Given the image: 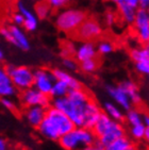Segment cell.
Returning a JSON list of instances; mask_svg holds the SVG:
<instances>
[{
  "label": "cell",
  "instance_id": "26",
  "mask_svg": "<svg viewBox=\"0 0 149 150\" xmlns=\"http://www.w3.org/2000/svg\"><path fill=\"white\" fill-rule=\"evenodd\" d=\"M126 120L129 124V126H135V125L143 122V114L136 109H129L127 111Z\"/></svg>",
  "mask_w": 149,
  "mask_h": 150
},
{
  "label": "cell",
  "instance_id": "15",
  "mask_svg": "<svg viewBox=\"0 0 149 150\" xmlns=\"http://www.w3.org/2000/svg\"><path fill=\"white\" fill-rule=\"evenodd\" d=\"M101 114L100 107L98 105L94 100H91L85 104L84 107V124L83 127L93 129L96 121L98 120Z\"/></svg>",
  "mask_w": 149,
  "mask_h": 150
},
{
  "label": "cell",
  "instance_id": "24",
  "mask_svg": "<svg viewBox=\"0 0 149 150\" xmlns=\"http://www.w3.org/2000/svg\"><path fill=\"white\" fill-rule=\"evenodd\" d=\"M129 54L133 62H149V50L146 46L134 47L130 50Z\"/></svg>",
  "mask_w": 149,
  "mask_h": 150
},
{
  "label": "cell",
  "instance_id": "30",
  "mask_svg": "<svg viewBox=\"0 0 149 150\" xmlns=\"http://www.w3.org/2000/svg\"><path fill=\"white\" fill-rule=\"evenodd\" d=\"M145 131H146V127L143 125V122L130 127V134L134 139H143Z\"/></svg>",
  "mask_w": 149,
  "mask_h": 150
},
{
  "label": "cell",
  "instance_id": "38",
  "mask_svg": "<svg viewBox=\"0 0 149 150\" xmlns=\"http://www.w3.org/2000/svg\"><path fill=\"white\" fill-rule=\"evenodd\" d=\"M0 150H9V143L1 135H0Z\"/></svg>",
  "mask_w": 149,
  "mask_h": 150
},
{
  "label": "cell",
  "instance_id": "10",
  "mask_svg": "<svg viewBox=\"0 0 149 150\" xmlns=\"http://www.w3.org/2000/svg\"><path fill=\"white\" fill-rule=\"evenodd\" d=\"M20 100H21V103L27 108L34 107V105L49 108V105L51 104V101L49 99V95L43 94L33 86L29 87L25 91H21Z\"/></svg>",
  "mask_w": 149,
  "mask_h": 150
},
{
  "label": "cell",
  "instance_id": "28",
  "mask_svg": "<svg viewBox=\"0 0 149 150\" xmlns=\"http://www.w3.org/2000/svg\"><path fill=\"white\" fill-rule=\"evenodd\" d=\"M99 63H98L97 59H89L80 62V69L85 74H93L97 70Z\"/></svg>",
  "mask_w": 149,
  "mask_h": 150
},
{
  "label": "cell",
  "instance_id": "17",
  "mask_svg": "<svg viewBox=\"0 0 149 150\" xmlns=\"http://www.w3.org/2000/svg\"><path fill=\"white\" fill-rule=\"evenodd\" d=\"M47 108L34 105V107H28L25 111V118L31 127L37 128L43 121L44 117L46 115Z\"/></svg>",
  "mask_w": 149,
  "mask_h": 150
},
{
  "label": "cell",
  "instance_id": "4",
  "mask_svg": "<svg viewBox=\"0 0 149 150\" xmlns=\"http://www.w3.org/2000/svg\"><path fill=\"white\" fill-rule=\"evenodd\" d=\"M86 17L87 14L83 10L66 8L57 13L55 19V25L61 32L72 34Z\"/></svg>",
  "mask_w": 149,
  "mask_h": 150
},
{
  "label": "cell",
  "instance_id": "2",
  "mask_svg": "<svg viewBox=\"0 0 149 150\" xmlns=\"http://www.w3.org/2000/svg\"><path fill=\"white\" fill-rule=\"evenodd\" d=\"M92 130L98 139L97 144L100 145L101 147H104L115 139L126 135L125 128L121 121L113 120L106 113L102 112Z\"/></svg>",
  "mask_w": 149,
  "mask_h": 150
},
{
  "label": "cell",
  "instance_id": "7",
  "mask_svg": "<svg viewBox=\"0 0 149 150\" xmlns=\"http://www.w3.org/2000/svg\"><path fill=\"white\" fill-rule=\"evenodd\" d=\"M0 35L8 43L15 46L18 49L23 50V51L30 50V47H31L30 40L26 33V30L23 29L21 27L16 26L13 23V25L0 28Z\"/></svg>",
  "mask_w": 149,
  "mask_h": 150
},
{
  "label": "cell",
  "instance_id": "27",
  "mask_svg": "<svg viewBox=\"0 0 149 150\" xmlns=\"http://www.w3.org/2000/svg\"><path fill=\"white\" fill-rule=\"evenodd\" d=\"M98 54L100 55H109L114 51V44L109 40H99L96 45Z\"/></svg>",
  "mask_w": 149,
  "mask_h": 150
},
{
  "label": "cell",
  "instance_id": "47",
  "mask_svg": "<svg viewBox=\"0 0 149 150\" xmlns=\"http://www.w3.org/2000/svg\"><path fill=\"white\" fill-rule=\"evenodd\" d=\"M147 12H148V14H149V6L147 8Z\"/></svg>",
  "mask_w": 149,
  "mask_h": 150
},
{
  "label": "cell",
  "instance_id": "37",
  "mask_svg": "<svg viewBox=\"0 0 149 150\" xmlns=\"http://www.w3.org/2000/svg\"><path fill=\"white\" fill-rule=\"evenodd\" d=\"M115 3H123V4L132 6V8H135V9L140 8V0H117Z\"/></svg>",
  "mask_w": 149,
  "mask_h": 150
},
{
  "label": "cell",
  "instance_id": "41",
  "mask_svg": "<svg viewBox=\"0 0 149 150\" xmlns=\"http://www.w3.org/2000/svg\"><path fill=\"white\" fill-rule=\"evenodd\" d=\"M143 125L146 128H149V115L148 114L143 115Z\"/></svg>",
  "mask_w": 149,
  "mask_h": 150
},
{
  "label": "cell",
  "instance_id": "22",
  "mask_svg": "<svg viewBox=\"0 0 149 150\" xmlns=\"http://www.w3.org/2000/svg\"><path fill=\"white\" fill-rule=\"evenodd\" d=\"M67 97L78 104H85L91 100V96L89 95V93L85 92L82 87L70 90L67 94Z\"/></svg>",
  "mask_w": 149,
  "mask_h": 150
},
{
  "label": "cell",
  "instance_id": "40",
  "mask_svg": "<svg viewBox=\"0 0 149 150\" xmlns=\"http://www.w3.org/2000/svg\"><path fill=\"white\" fill-rule=\"evenodd\" d=\"M149 6V0H140V8L147 9Z\"/></svg>",
  "mask_w": 149,
  "mask_h": 150
},
{
  "label": "cell",
  "instance_id": "33",
  "mask_svg": "<svg viewBox=\"0 0 149 150\" xmlns=\"http://www.w3.org/2000/svg\"><path fill=\"white\" fill-rule=\"evenodd\" d=\"M46 2L52 10H60L65 8L70 0H46Z\"/></svg>",
  "mask_w": 149,
  "mask_h": 150
},
{
  "label": "cell",
  "instance_id": "12",
  "mask_svg": "<svg viewBox=\"0 0 149 150\" xmlns=\"http://www.w3.org/2000/svg\"><path fill=\"white\" fill-rule=\"evenodd\" d=\"M106 90L108 95L110 96V98L113 100L114 103L117 104L118 107H121L125 111H128L129 109H131L132 102L128 97V95L126 94V92L121 86V84H118V85H108L106 87Z\"/></svg>",
  "mask_w": 149,
  "mask_h": 150
},
{
  "label": "cell",
  "instance_id": "11",
  "mask_svg": "<svg viewBox=\"0 0 149 150\" xmlns=\"http://www.w3.org/2000/svg\"><path fill=\"white\" fill-rule=\"evenodd\" d=\"M55 78L52 70L38 68L34 70V79H33V87L42 92L43 94L50 95L52 85L55 83Z\"/></svg>",
  "mask_w": 149,
  "mask_h": 150
},
{
  "label": "cell",
  "instance_id": "13",
  "mask_svg": "<svg viewBox=\"0 0 149 150\" xmlns=\"http://www.w3.org/2000/svg\"><path fill=\"white\" fill-rule=\"evenodd\" d=\"M17 11L23 17V29L28 32L36 31L38 28V18L34 12L29 9L23 1H18Z\"/></svg>",
  "mask_w": 149,
  "mask_h": 150
},
{
  "label": "cell",
  "instance_id": "29",
  "mask_svg": "<svg viewBox=\"0 0 149 150\" xmlns=\"http://www.w3.org/2000/svg\"><path fill=\"white\" fill-rule=\"evenodd\" d=\"M50 10H51V8L48 6V3L46 1H40L35 6V14H36L38 19H45L50 14Z\"/></svg>",
  "mask_w": 149,
  "mask_h": 150
},
{
  "label": "cell",
  "instance_id": "44",
  "mask_svg": "<svg viewBox=\"0 0 149 150\" xmlns=\"http://www.w3.org/2000/svg\"><path fill=\"white\" fill-rule=\"evenodd\" d=\"M127 150H138V149H136V148H135L134 146H133V145H131V146H130V147L128 148Z\"/></svg>",
  "mask_w": 149,
  "mask_h": 150
},
{
  "label": "cell",
  "instance_id": "1",
  "mask_svg": "<svg viewBox=\"0 0 149 150\" xmlns=\"http://www.w3.org/2000/svg\"><path fill=\"white\" fill-rule=\"evenodd\" d=\"M74 128V125L63 112L55 108H47L46 115L37 127V130L44 139L59 141L60 137Z\"/></svg>",
  "mask_w": 149,
  "mask_h": 150
},
{
  "label": "cell",
  "instance_id": "20",
  "mask_svg": "<svg viewBox=\"0 0 149 150\" xmlns=\"http://www.w3.org/2000/svg\"><path fill=\"white\" fill-rule=\"evenodd\" d=\"M103 109H104V113L109 117H111L113 120L123 121L125 119L123 109L121 107H118L117 104L114 103V102H111V101L104 102L103 103Z\"/></svg>",
  "mask_w": 149,
  "mask_h": 150
},
{
  "label": "cell",
  "instance_id": "6",
  "mask_svg": "<svg viewBox=\"0 0 149 150\" xmlns=\"http://www.w3.org/2000/svg\"><path fill=\"white\" fill-rule=\"evenodd\" d=\"M6 69L11 77V80L18 91H25L29 87L33 86L34 70L25 65H8Z\"/></svg>",
  "mask_w": 149,
  "mask_h": 150
},
{
  "label": "cell",
  "instance_id": "14",
  "mask_svg": "<svg viewBox=\"0 0 149 150\" xmlns=\"http://www.w3.org/2000/svg\"><path fill=\"white\" fill-rule=\"evenodd\" d=\"M74 58L80 63L82 61L97 58V48L94 42H81L74 51Z\"/></svg>",
  "mask_w": 149,
  "mask_h": 150
},
{
  "label": "cell",
  "instance_id": "39",
  "mask_svg": "<svg viewBox=\"0 0 149 150\" xmlns=\"http://www.w3.org/2000/svg\"><path fill=\"white\" fill-rule=\"evenodd\" d=\"M80 150H103V147H101L100 145H91V146H86V147L81 148Z\"/></svg>",
  "mask_w": 149,
  "mask_h": 150
},
{
  "label": "cell",
  "instance_id": "5",
  "mask_svg": "<svg viewBox=\"0 0 149 150\" xmlns=\"http://www.w3.org/2000/svg\"><path fill=\"white\" fill-rule=\"evenodd\" d=\"M85 104L76 103L72 100H70L67 96L60 97V98H53L51 101V107L60 110L66 116H68L69 119L74 125V127H83Z\"/></svg>",
  "mask_w": 149,
  "mask_h": 150
},
{
  "label": "cell",
  "instance_id": "19",
  "mask_svg": "<svg viewBox=\"0 0 149 150\" xmlns=\"http://www.w3.org/2000/svg\"><path fill=\"white\" fill-rule=\"evenodd\" d=\"M121 86L126 92L129 99L131 100L132 104L140 103V100H142V97H140V91H138V87L135 82H133L132 80H125L121 83Z\"/></svg>",
  "mask_w": 149,
  "mask_h": 150
},
{
  "label": "cell",
  "instance_id": "9",
  "mask_svg": "<svg viewBox=\"0 0 149 150\" xmlns=\"http://www.w3.org/2000/svg\"><path fill=\"white\" fill-rule=\"evenodd\" d=\"M135 36L140 43L147 44L149 42V14L147 9L138 8L135 18L132 23Z\"/></svg>",
  "mask_w": 149,
  "mask_h": 150
},
{
  "label": "cell",
  "instance_id": "3",
  "mask_svg": "<svg viewBox=\"0 0 149 150\" xmlns=\"http://www.w3.org/2000/svg\"><path fill=\"white\" fill-rule=\"evenodd\" d=\"M59 144L65 150H80L81 148L94 145L96 136L92 129L85 127H74L72 130L62 135Z\"/></svg>",
  "mask_w": 149,
  "mask_h": 150
},
{
  "label": "cell",
  "instance_id": "8",
  "mask_svg": "<svg viewBox=\"0 0 149 150\" xmlns=\"http://www.w3.org/2000/svg\"><path fill=\"white\" fill-rule=\"evenodd\" d=\"M102 33V26L97 19L86 17L80 26L76 29V31L72 33V35H74V38L81 42H87V40L94 42V40L100 38Z\"/></svg>",
  "mask_w": 149,
  "mask_h": 150
},
{
  "label": "cell",
  "instance_id": "31",
  "mask_svg": "<svg viewBox=\"0 0 149 150\" xmlns=\"http://www.w3.org/2000/svg\"><path fill=\"white\" fill-rule=\"evenodd\" d=\"M62 65H63L64 69L67 71H74L78 68V63L77 60L70 58V57H65L62 60Z\"/></svg>",
  "mask_w": 149,
  "mask_h": 150
},
{
  "label": "cell",
  "instance_id": "42",
  "mask_svg": "<svg viewBox=\"0 0 149 150\" xmlns=\"http://www.w3.org/2000/svg\"><path fill=\"white\" fill-rule=\"evenodd\" d=\"M144 139L145 141L149 144V128H146V131H145V135H144Z\"/></svg>",
  "mask_w": 149,
  "mask_h": 150
},
{
  "label": "cell",
  "instance_id": "21",
  "mask_svg": "<svg viewBox=\"0 0 149 150\" xmlns=\"http://www.w3.org/2000/svg\"><path fill=\"white\" fill-rule=\"evenodd\" d=\"M116 6H117L118 14H119V16H121L123 23H126L127 25H132V23H133V20L135 18V14H136L138 9L126 6V4H123V3H116Z\"/></svg>",
  "mask_w": 149,
  "mask_h": 150
},
{
  "label": "cell",
  "instance_id": "25",
  "mask_svg": "<svg viewBox=\"0 0 149 150\" xmlns=\"http://www.w3.org/2000/svg\"><path fill=\"white\" fill-rule=\"evenodd\" d=\"M131 142L127 137L126 135L123 137L115 139L114 142L110 143L109 145H106L103 147V150H127L131 146Z\"/></svg>",
  "mask_w": 149,
  "mask_h": 150
},
{
  "label": "cell",
  "instance_id": "45",
  "mask_svg": "<svg viewBox=\"0 0 149 150\" xmlns=\"http://www.w3.org/2000/svg\"><path fill=\"white\" fill-rule=\"evenodd\" d=\"M145 46H146V47H147V49L149 50V42H148L147 44H145Z\"/></svg>",
  "mask_w": 149,
  "mask_h": 150
},
{
  "label": "cell",
  "instance_id": "46",
  "mask_svg": "<svg viewBox=\"0 0 149 150\" xmlns=\"http://www.w3.org/2000/svg\"><path fill=\"white\" fill-rule=\"evenodd\" d=\"M108 1H111V2H116L117 0H108Z\"/></svg>",
  "mask_w": 149,
  "mask_h": 150
},
{
  "label": "cell",
  "instance_id": "16",
  "mask_svg": "<svg viewBox=\"0 0 149 150\" xmlns=\"http://www.w3.org/2000/svg\"><path fill=\"white\" fill-rule=\"evenodd\" d=\"M16 93H17V90L12 82L11 77L6 71V67L0 65V98L14 97Z\"/></svg>",
  "mask_w": 149,
  "mask_h": 150
},
{
  "label": "cell",
  "instance_id": "36",
  "mask_svg": "<svg viewBox=\"0 0 149 150\" xmlns=\"http://www.w3.org/2000/svg\"><path fill=\"white\" fill-rule=\"evenodd\" d=\"M12 21H13V23L14 25H16V26H19V27H23V15L20 14L19 12H16V13H14V14L12 15Z\"/></svg>",
  "mask_w": 149,
  "mask_h": 150
},
{
  "label": "cell",
  "instance_id": "18",
  "mask_svg": "<svg viewBox=\"0 0 149 150\" xmlns=\"http://www.w3.org/2000/svg\"><path fill=\"white\" fill-rule=\"evenodd\" d=\"M52 74L55 76V80L63 81L64 83H66L68 85L70 90L82 87L80 81L78 80L77 78H74V76L70 75L69 71H67V70L62 69V68H55V69L52 70Z\"/></svg>",
  "mask_w": 149,
  "mask_h": 150
},
{
  "label": "cell",
  "instance_id": "32",
  "mask_svg": "<svg viewBox=\"0 0 149 150\" xmlns=\"http://www.w3.org/2000/svg\"><path fill=\"white\" fill-rule=\"evenodd\" d=\"M135 71L149 78V62H134Z\"/></svg>",
  "mask_w": 149,
  "mask_h": 150
},
{
  "label": "cell",
  "instance_id": "35",
  "mask_svg": "<svg viewBox=\"0 0 149 150\" xmlns=\"http://www.w3.org/2000/svg\"><path fill=\"white\" fill-rule=\"evenodd\" d=\"M104 20H106V23L108 26H113L116 21V14L112 11H108L106 13V16H104Z\"/></svg>",
  "mask_w": 149,
  "mask_h": 150
},
{
  "label": "cell",
  "instance_id": "23",
  "mask_svg": "<svg viewBox=\"0 0 149 150\" xmlns=\"http://www.w3.org/2000/svg\"><path fill=\"white\" fill-rule=\"evenodd\" d=\"M70 91L69 86L66 83H64L63 81L55 80L53 85H52L51 92H50V97L53 98H60V97H65L67 96L68 92Z\"/></svg>",
  "mask_w": 149,
  "mask_h": 150
},
{
  "label": "cell",
  "instance_id": "34",
  "mask_svg": "<svg viewBox=\"0 0 149 150\" xmlns=\"http://www.w3.org/2000/svg\"><path fill=\"white\" fill-rule=\"evenodd\" d=\"M0 102L2 104V107L8 111H11V112L16 111V103L12 99V97H2L0 99Z\"/></svg>",
  "mask_w": 149,
  "mask_h": 150
},
{
  "label": "cell",
  "instance_id": "43",
  "mask_svg": "<svg viewBox=\"0 0 149 150\" xmlns=\"http://www.w3.org/2000/svg\"><path fill=\"white\" fill-rule=\"evenodd\" d=\"M4 60V52H3V50L0 48V63L2 62V61Z\"/></svg>",
  "mask_w": 149,
  "mask_h": 150
}]
</instances>
